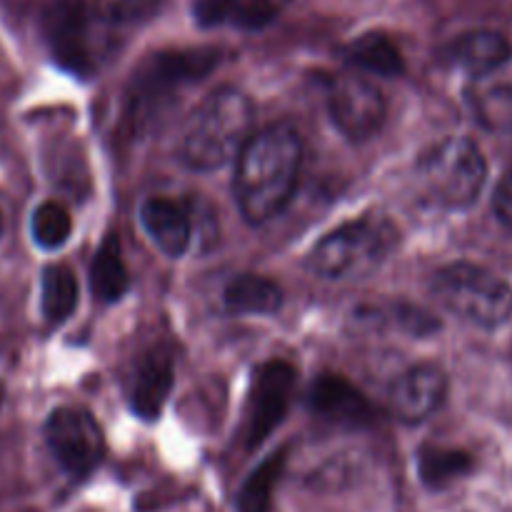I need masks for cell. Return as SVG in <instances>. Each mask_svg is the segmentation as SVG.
I'll list each match as a JSON object with an SVG mask.
<instances>
[{"instance_id":"obj_9","label":"cell","mask_w":512,"mask_h":512,"mask_svg":"<svg viewBox=\"0 0 512 512\" xmlns=\"http://www.w3.org/2000/svg\"><path fill=\"white\" fill-rule=\"evenodd\" d=\"M330 115L348 140L363 143L385 123L388 105L373 80L360 73H343L333 80L328 95Z\"/></svg>"},{"instance_id":"obj_23","label":"cell","mask_w":512,"mask_h":512,"mask_svg":"<svg viewBox=\"0 0 512 512\" xmlns=\"http://www.w3.org/2000/svg\"><path fill=\"white\" fill-rule=\"evenodd\" d=\"M30 233L43 250H58L73 233V220L60 203H43L33 210Z\"/></svg>"},{"instance_id":"obj_8","label":"cell","mask_w":512,"mask_h":512,"mask_svg":"<svg viewBox=\"0 0 512 512\" xmlns=\"http://www.w3.org/2000/svg\"><path fill=\"white\" fill-rule=\"evenodd\" d=\"M295 385V370L285 360H268L253 375V388L245 408L243 440L245 448L253 450L270 438L283 423L290 405V393Z\"/></svg>"},{"instance_id":"obj_3","label":"cell","mask_w":512,"mask_h":512,"mask_svg":"<svg viewBox=\"0 0 512 512\" xmlns=\"http://www.w3.org/2000/svg\"><path fill=\"white\" fill-rule=\"evenodd\" d=\"M213 48L165 50L145 58L133 70L128 88V115L135 125H150L180 98L188 85L203 80L218 65Z\"/></svg>"},{"instance_id":"obj_27","label":"cell","mask_w":512,"mask_h":512,"mask_svg":"<svg viewBox=\"0 0 512 512\" xmlns=\"http://www.w3.org/2000/svg\"><path fill=\"white\" fill-rule=\"evenodd\" d=\"M0 400H3V395H0Z\"/></svg>"},{"instance_id":"obj_11","label":"cell","mask_w":512,"mask_h":512,"mask_svg":"<svg viewBox=\"0 0 512 512\" xmlns=\"http://www.w3.org/2000/svg\"><path fill=\"white\" fill-rule=\"evenodd\" d=\"M448 378L438 365H413L390 388V410L403 423H423L443 405Z\"/></svg>"},{"instance_id":"obj_16","label":"cell","mask_w":512,"mask_h":512,"mask_svg":"<svg viewBox=\"0 0 512 512\" xmlns=\"http://www.w3.org/2000/svg\"><path fill=\"white\" fill-rule=\"evenodd\" d=\"M223 303L235 315H273L283 308V290L263 275H238L223 290Z\"/></svg>"},{"instance_id":"obj_1","label":"cell","mask_w":512,"mask_h":512,"mask_svg":"<svg viewBox=\"0 0 512 512\" xmlns=\"http://www.w3.org/2000/svg\"><path fill=\"white\" fill-rule=\"evenodd\" d=\"M303 145L288 125L250 135L235 165V200L248 223H268L285 210L298 185Z\"/></svg>"},{"instance_id":"obj_10","label":"cell","mask_w":512,"mask_h":512,"mask_svg":"<svg viewBox=\"0 0 512 512\" xmlns=\"http://www.w3.org/2000/svg\"><path fill=\"white\" fill-rule=\"evenodd\" d=\"M98 15L80 3H58L45 15V38L55 60L73 73H93L98 48L93 43V25Z\"/></svg>"},{"instance_id":"obj_13","label":"cell","mask_w":512,"mask_h":512,"mask_svg":"<svg viewBox=\"0 0 512 512\" xmlns=\"http://www.w3.org/2000/svg\"><path fill=\"white\" fill-rule=\"evenodd\" d=\"M315 415L340 425H360L370 420V403L365 395L340 375H320L308 393Z\"/></svg>"},{"instance_id":"obj_6","label":"cell","mask_w":512,"mask_h":512,"mask_svg":"<svg viewBox=\"0 0 512 512\" xmlns=\"http://www.w3.org/2000/svg\"><path fill=\"white\" fill-rule=\"evenodd\" d=\"M420 183L445 208H468L488 180V163L470 138H445L425 150L418 163Z\"/></svg>"},{"instance_id":"obj_22","label":"cell","mask_w":512,"mask_h":512,"mask_svg":"<svg viewBox=\"0 0 512 512\" xmlns=\"http://www.w3.org/2000/svg\"><path fill=\"white\" fill-rule=\"evenodd\" d=\"M285 465V450L265 458L248 480L240 488L238 498H235V508L238 512H270V503H273V490L278 485L280 475H283Z\"/></svg>"},{"instance_id":"obj_20","label":"cell","mask_w":512,"mask_h":512,"mask_svg":"<svg viewBox=\"0 0 512 512\" xmlns=\"http://www.w3.org/2000/svg\"><path fill=\"white\" fill-rule=\"evenodd\" d=\"M348 63L358 70L375 75H400L403 73V55L398 45L383 33H365L348 45Z\"/></svg>"},{"instance_id":"obj_5","label":"cell","mask_w":512,"mask_h":512,"mask_svg":"<svg viewBox=\"0 0 512 512\" xmlns=\"http://www.w3.org/2000/svg\"><path fill=\"white\" fill-rule=\"evenodd\" d=\"M433 295L458 318L498 328L512 318V288L475 263H450L433 278Z\"/></svg>"},{"instance_id":"obj_4","label":"cell","mask_w":512,"mask_h":512,"mask_svg":"<svg viewBox=\"0 0 512 512\" xmlns=\"http://www.w3.org/2000/svg\"><path fill=\"white\" fill-rule=\"evenodd\" d=\"M393 245V225L380 215H363L330 230L313 248L308 265L315 275L325 280L363 278L380 268Z\"/></svg>"},{"instance_id":"obj_26","label":"cell","mask_w":512,"mask_h":512,"mask_svg":"<svg viewBox=\"0 0 512 512\" xmlns=\"http://www.w3.org/2000/svg\"><path fill=\"white\" fill-rule=\"evenodd\" d=\"M0 233H3V220H0Z\"/></svg>"},{"instance_id":"obj_15","label":"cell","mask_w":512,"mask_h":512,"mask_svg":"<svg viewBox=\"0 0 512 512\" xmlns=\"http://www.w3.org/2000/svg\"><path fill=\"white\" fill-rule=\"evenodd\" d=\"M140 223L148 238L163 250L168 258H180L190 248L193 228L190 218L178 203L168 198H148L140 205Z\"/></svg>"},{"instance_id":"obj_2","label":"cell","mask_w":512,"mask_h":512,"mask_svg":"<svg viewBox=\"0 0 512 512\" xmlns=\"http://www.w3.org/2000/svg\"><path fill=\"white\" fill-rule=\"evenodd\" d=\"M255 110L238 88L213 90L205 95L180 130V158L193 170L223 168L253 135Z\"/></svg>"},{"instance_id":"obj_24","label":"cell","mask_w":512,"mask_h":512,"mask_svg":"<svg viewBox=\"0 0 512 512\" xmlns=\"http://www.w3.org/2000/svg\"><path fill=\"white\" fill-rule=\"evenodd\" d=\"M358 320H370V323H390L400 330H408L413 335H428L438 330V320L423 308L405 303H393L388 308H365L358 310Z\"/></svg>"},{"instance_id":"obj_14","label":"cell","mask_w":512,"mask_h":512,"mask_svg":"<svg viewBox=\"0 0 512 512\" xmlns=\"http://www.w3.org/2000/svg\"><path fill=\"white\" fill-rule=\"evenodd\" d=\"M173 390V365L163 353H148L133 370L130 380V410L140 420H158Z\"/></svg>"},{"instance_id":"obj_19","label":"cell","mask_w":512,"mask_h":512,"mask_svg":"<svg viewBox=\"0 0 512 512\" xmlns=\"http://www.w3.org/2000/svg\"><path fill=\"white\" fill-rule=\"evenodd\" d=\"M473 458L465 450L425 445L418 453V475L430 490H443L473 470Z\"/></svg>"},{"instance_id":"obj_21","label":"cell","mask_w":512,"mask_h":512,"mask_svg":"<svg viewBox=\"0 0 512 512\" xmlns=\"http://www.w3.org/2000/svg\"><path fill=\"white\" fill-rule=\"evenodd\" d=\"M78 305V283L75 275L63 265H48L40 283V308L48 323H63Z\"/></svg>"},{"instance_id":"obj_17","label":"cell","mask_w":512,"mask_h":512,"mask_svg":"<svg viewBox=\"0 0 512 512\" xmlns=\"http://www.w3.org/2000/svg\"><path fill=\"white\" fill-rule=\"evenodd\" d=\"M90 285L103 303H118L128 293L130 278L123 263V253H120V240L115 233H110L95 250L93 263H90Z\"/></svg>"},{"instance_id":"obj_7","label":"cell","mask_w":512,"mask_h":512,"mask_svg":"<svg viewBox=\"0 0 512 512\" xmlns=\"http://www.w3.org/2000/svg\"><path fill=\"white\" fill-rule=\"evenodd\" d=\"M45 443L70 478H85L105 455V438L93 415L80 408H58L45 423Z\"/></svg>"},{"instance_id":"obj_25","label":"cell","mask_w":512,"mask_h":512,"mask_svg":"<svg viewBox=\"0 0 512 512\" xmlns=\"http://www.w3.org/2000/svg\"><path fill=\"white\" fill-rule=\"evenodd\" d=\"M493 208L495 215L503 225L512 228V170L500 180L498 190H495V198H493Z\"/></svg>"},{"instance_id":"obj_12","label":"cell","mask_w":512,"mask_h":512,"mask_svg":"<svg viewBox=\"0 0 512 512\" xmlns=\"http://www.w3.org/2000/svg\"><path fill=\"white\" fill-rule=\"evenodd\" d=\"M512 45L498 30H470L443 50V60L470 75H490L508 65Z\"/></svg>"},{"instance_id":"obj_18","label":"cell","mask_w":512,"mask_h":512,"mask_svg":"<svg viewBox=\"0 0 512 512\" xmlns=\"http://www.w3.org/2000/svg\"><path fill=\"white\" fill-rule=\"evenodd\" d=\"M275 15L268 0H198L195 18L203 25H238V28H263Z\"/></svg>"}]
</instances>
